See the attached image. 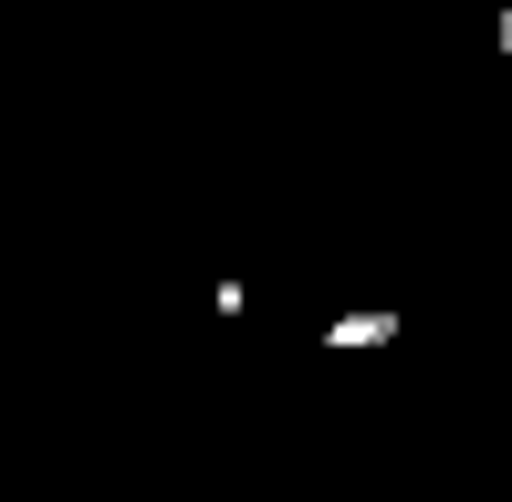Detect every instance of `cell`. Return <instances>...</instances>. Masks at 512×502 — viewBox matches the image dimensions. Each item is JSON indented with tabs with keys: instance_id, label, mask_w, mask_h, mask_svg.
I'll return each instance as SVG.
<instances>
[{
	"instance_id": "obj_1",
	"label": "cell",
	"mask_w": 512,
	"mask_h": 502,
	"mask_svg": "<svg viewBox=\"0 0 512 502\" xmlns=\"http://www.w3.org/2000/svg\"><path fill=\"white\" fill-rule=\"evenodd\" d=\"M398 325H408V314H335V325H324V346H335V356H345V346H387Z\"/></svg>"
}]
</instances>
